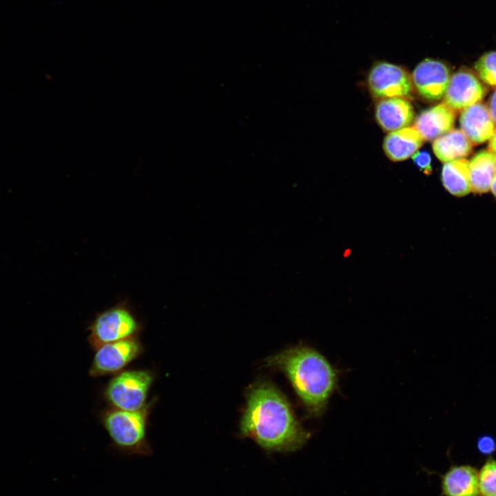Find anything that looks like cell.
I'll list each match as a JSON object with an SVG mask.
<instances>
[{
	"instance_id": "cell-2",
	"label": "cell",
	"mask_w": 496,
	"mask_h": 496,
	"mask_svg": "<svg viewBox=\"0 0 496 496\" xmlns=\"http://www.w3.org/2000/svg\"><path fill=\"white\" fill-rule=\"evenodd\" d=\"M267 363L287 375L311 415L324 413L339 377L325 357L311 347L298 346L271 356Z\"/></svg>"
},
{
	"instance_id": "cell-13",
	"label": "cell",
	"mask_w": 496,
	"mask_h": 496,
	"mask_svg": "<svg viewBox=\"0 0 496 496\" xmlns=\"http://www.w3.org/2000/svg\"><path fill=\"white\" fill-rule=\"evenodd\" d=\"M455 112L444 103L422 112L414 127L425 141H434L453 130Z\"/></svg>"
},
{
	"instance_id": "cell-10",
	"label": "cell",
	"mask_w": 496,
	"mask_h": 496,
	"mask_svg": "<svg viewBox=\"0 0 496 496\" xmlns=\"http://www.w3.org/2000/svg\"><path fill=\"white\" fill-rule=\"evenodd\" d=\"M425 471L439 476V496H480L478 471L471 465L451 464L444 473Z\"/></svg>"
},
{
	"instance_id": "cell-6",
	"label": "cell",
	"mask_w": 496,
	"mask_h": 496,
	"mask_svg": "<svg viewBox=\"0 0 496 496\" xmlns=\"http://www.w3.org/2000/svg\"><path fill=\"white\" fill-rule=\"evenodd\" d=\"M367 83L371 94L378 99L409 98L413 88L411 75L402 67L384 61L371 68Z\"/></svg>"
},
{
	"instance_id": "cell-5",
	"label": "cell",
	"mask_w": 496,
	"mask_h": 496,
	"mask_svg": "<svg viewBox=\"0 0 496 496\" xmlns=\"http://www.w3.org/2000/svg\"><path fill=\"white\" fill-rule=\"evenodd\" d=\"M140 324L127 307L122 302L99 313L89 327V340L98 347L134 336Z\"/></svg>"
},
{
	"instance_id": "cell-4",
	"label": "cell",
	"mask_w": 496,
	"mask_h": 496,
	"mask_svg": "<svg viewBox=\"0 0 496 496\" xmlns=\"http://www.w3.org/2000/svg\"><path fill=\"white\" fill-rule=\"evenodd\" d=\"M153 373L147 370L120 372L107 384L105 395L114 409L135 411L144 408Z\"/></svg>"
},
{
	"instance_id": "cell-12",
	"label": "cell",
	"mask_w": 496,
	"mask_h": 496,
	"mask_svg": "<svg viewBox=\"0 0 496 496\" xmlns=\"http://www.w3.org/2000/svg\"><path fill=\"white\" fill-rule=\"evenodd\" d=\"M459 124L462 132L474 144L490 140L496 130L487 106L480 102L462 111Z\"/></svg>"
},
{
	"instance_id": "cell-24",
	"label": "cell",
	"mask_w": 496,
	"mask_h": 496,
	"mask_svg": "<svg viewBox=\"0 0 496 496\" xmlns=\"http://www.w3.org/2000/svg\"><path fill=\"white\" fill-rule=\"evenodd\" d=\"M493 193V194L496 198V170L495 172V174L493 175L491 184H490V189Z\"/></svg>"
},
{
	"instance_id": "cell-19",
	"label": "cell",
	"mask_w": 496,
	"mask_h": 496,
	"mask_svg": "<svg viewBox=\"0 0 496 496\" xmlns=\"http://www.w3.org/2000/svg\"><path fill=\"white\" fill-rule=\"evenodd\" d=\"M480 496H496V459L488 457L478 471Z\"/></svg>"
},
{
	"instance_id": "cell-21",
	"label": "cell",
	"mask_w": 496,
	"mask_h": 496,
	"mask_svg": "<svg viewBox=\"0 0 496 496\" xmlns=\"http://www.w3.org/2000/svg\"><path fill=\"white\" fill-rule=\"evenodd\" d=\"M476 446L480 454L490 457L496 452V440L491 435H482L478 437Z\"/></svg>"
},
{
	"instance_id": "cell-23",
	"label": "cell",
	"mask_w": 496,
	"mask_h": 496,
	"mask_svg": "<svg viewBox=\"0 0 496 496\" xmlns=\"http://www.w3.org/2000/svg\"><path fill=\"white\" fill-rule=\"evenodd\" d=\"M488 150L496 156V130L489 140Z\"/></svg>"
},
{
	"instance_id": "cell-22",
	"label": "cell",
	"mask_w": 496,
	"mask_h": 496,
	"mask_svg": "<svg viewBox=\"0 0 496 496\" xmlns=\"http://www.w3.org/2000/svg\"><path fill=\"white\" fill-rule=\"evenodd\" d=\"M487 107L492 118L496 123V90L492 93Z\"/></svg>"
},
{
	"instance_id": "cell-11",
	"label": "cell",
	"mask_w": 496,
	"mask_h": 496,
	"mask_svg": "<svg viewBox=\"0 0 496 496\" xmlns=\"http://www.w3.org/2000/svg\"><path fill=\"white\" fill-rule=\"evenodd\" d=\"M376 121L385 132H393L409 127L415 112L406 98L391 97L380 99L375 108Z\"/></svg>"
},
{
	"instance_id": "cell-20",
	"label": "cell",
	"mask_w": 496,
	"mask_h": 496,
	"mask_svg": "<svg viewBox=\"0 0 496 496\" xmlns=\"http://www.w3.org/2000/svg\"><path fill=\"white\" fill-rule=\"evenodd\" d=\"M411 157L413 163L420 171L426 175H430L431 174V157L427 151L417 150Z\"/></svg>"
},
{
	"instance_id": "cell-18",
	"label": "cell",
	"mask_w": 496,
	"mask_h": 496,
	"mask_svg": "<svg viewBox=\"0 0 496 496\" xmlns=\"http://www.w3.org/2000/svg\"><path fill=\"white\" fill-rule=\"evenodd\" d=\"M474 68L483 83L496 87V51L482 54L475 62Z\"/></svg>"
},
{
	"instance_id": "cell-17",
	"label": "cell",
	"mask_w": 496,
	"mask_h": 496,
	"mask_svg": "<svg viewBox=\"0 0 496 496\" xmlns=\"http://www.w3.org/2000/svg\"><path fill=\"white\" fill-rule=\"evenodd\" d=\"M468 164V161L462 158L445 163L442 167V184L455 196L462 197L471 192Z\"/></svg>"
},
{
	"instance_id": "cell-1",
	"label": "cell",
	"mask_w": 496,
	"mask_h": 496,
	"mask_svg": "<svg viewBox=\"0 0 496 496\" xmlns=\"http://www.w3.org/2000/svg\"><path fill=\"white\" fill-rule=\"evenodd\" d=\"M240 428L243 436L269 451L293 452L310 437L282 393L271 382H255L247 393Z\"/></svg>"
},
{
	"instance_id": "cell-14",
	"label": "cell",
	"mask_w": 496,
	"mask_h": 496,
	"mask_svg": "<svg viewBox=\"0 0 496 496\" xmlns=\"http://www.w3.org/2000/svg\"><path fill=\"white\" fill-rule=\"evenodd\" d=\"M424 139L415 127L389 132L383 141V149L393 161H402L412 156L422 145Z\"/></svg>"
},
{
	"instance_id": "cell-16",
	"label": "cell",
	"mask_w": 496,
	"mask_h": 496,
	"mask_svg": "<svg viewBox=\"0 0 496 496\" xmlns=\"http://www.w3.org/2000/svg\"><path fill=\"white\" fill-rule=\"evenodd\" d=\"M468 167L471 192H488L496 170V156L489 150H482L471 159Z\"/></svg>"
},
{
	"instance_id": "cell-9",
	"label": "cell",
	"mask_w": 496,
	"mask_h": 496,
	"mask_svg": "<svg viewBox=\"0 0 496 496\" xmlns=\"http://www.w3.org/2000/svg\"><path fill=\"white\" fill-rule=\"evenodd\" d=\"M486 93V87L477 76L462 68L451 76L443 103L454 111L463 110L479 103Z\"/></svg>"
},
{
	"instance_id": "cell-7",
	"label": "cell",
	"mask_w": 496,
	"mask_h": 496,
	"mask_svg": "<svg viewBox=\"0 0 496 496\" xmlns=\"http://www.w3.org/2000/svg\"><path fill=\"white\" fill-rule=\"evenodd\" d=\"M92 363V376L106 375L117 373L136 359L142 351L139 341L130 338L98 347Z\"/></svg>"
},
{
	"instance_id": "cell-15",
	"label": "cell",
	"mask_w": 496,
	"mask_h": 496,
	"mask_svg": "<svg viewBox=\"0 0 496 496\" xmlns=\"http://www.w3.org/2000/svg\"><path fill=\"white\" fill-rule=\"evenodd\" d=\"M472 143L461 130L453 129L433 141V150L443 163L465 158L472 152Z\"/></svg>"
},
{
	"instance_id": "cell-3",
	"label": "cell",
	"mask_w": 496,
	"mask_h": 496,
	"mask_svg": "<svg viewBox=\"0 0 496 496\" xmlns=\"http://www.w3.org/2000/svg\"><path fill=\"white\" fill-rule=\"evenodd\" d=\"M149 405L127 411L114 409L103 417L104 427L114 447L128 455L150 456L152 449L147 439Z\"/></svg>"
},
{
	"instance_id": "cell-8",
	"label": "cell",
	"mask_w": 496,
	"mask_h": 496,
	"mask_svg": "<svg viewBox=\"0 0 496 496\" xmlns=\"http://www.w3.org/2000/svg\"><path fill=\"white\" fill-rule=\"evenodd\" d=\"M413 86L424 99L435 101L444 97L451 79V71L443 61L426 59L413 71Z\"/></svg>"
}]
</instances>
